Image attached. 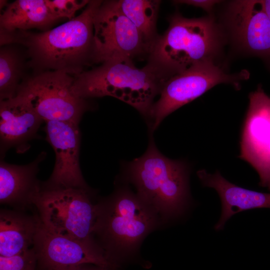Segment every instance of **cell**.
Returning <instances> with one entry per match:
<instances>
[{
  "instance_id": "cell-1",
  "label": "cell",
  "mask_w": 270,
  "mask_h": 270,
  "mask_svg": "<svg viewBox=\"0 0 270 270\" xmlns=\"http://www.w3.org/2000/svg\"><path fill=\"white\" fill-rule=\"evenodd\" d=\"M102 0H90L78 16L50 30L16 31L0 34V46L26 48L27 66L34 74L60 71L74 76L93 64L94 17Z\"/></svg>"
},
{
  "instance_id": "cell-2",
  "label": "cell",
  "mask_w": 270,
  "mask_h": 270,
  "mask_svg": "<svg viewBox=\"0 0 270 270\" xmlns=\"http://www.w3.org/2000/svg\"><path fill=\"white\" fill-rule=\"evenodd\" d=\"M168 78L150 63L138 68L132 60L121 58L74 76L72 90L85 100L106 96L116 98L148 117L154 98Z\"/></svg>"
},
{
  "instance_id": "cell-3",
  "label": "cell",
  "mask_w": 270,
  "mask_h": 270,
  "mask_svg": "<svg viewBox=\"0 0 270 270\" xmlns=\"http://www.w3.org/2000/svg\"><path fill=\"white\" fill-rule=\"evenodd\" d=\"M96 218L92 235L109 260L117 259L137 248L156 226V212L138 194L121 189L96 204Z\"/></svg>"
},
{
  "instance_id": "cell-4",
  "label": "cell",
  "mask_w": 270,
  "mask_h": 270,
  "mask_svg": "<svg viewBox=\"0 0 270 270\" xmlns=\"http://www.w3.org/2000/svg\"><path fill=\"white\" fill-rule=\"evenodd\" d=\"M188 172L185 162L162 155L151 140L146 152L128 165L127 176L144 201L170 219L182 214L188 207Z\"/></svg>"
},
{
  "instance_id": "cell-5",
  "label": "cell",
  "mask_w": 270,
  "mask_h": 270,
  "mask_svg": "<svg viewBox=\"0 0 270 270\" xmlns=\"http://www.w3.org/2000/svg\"><path fill=\"white\" fill-rule=\"evenodd\" d=\"M219 46V34L211 18H170L166 32L150 49L149 62L168 78L198 63L212 60Z\"/></svg>"
},
{
  "instance_id": "cell-6",
  "label": "cell",
  "mask_w": 270,
  "mask_h": 270,
  "mask_svg": "<svg viewBox=\"0 0 270 270\" xmlns=\"http://www.w3.org/2000/svg\"><path fill=\"white\" fill-rule=\"evenodd\" d=\"M90 190L42 187L34 208L42 224L56 234L76 240L94 239L96 204Z\"/></svg>"
},
{
  "instance_id": "cell-7",
  "label": "cell",
  "mask_w": 270,
  "mask_h": 270,
  "mask_svg": "<svg viewBox=\"0 0 270 270\" xmlns=\"http://www.w3.org/2000/svg\"><path fill=\"white\" fill-rule=\"evenodd\" d=\"M74 76L60 71H46L25 78L16 96L24 100L44 122L78 124L88 109L86 100L72 90Z\"/></svg>"
},
{
  "instance_id": "cell-8",
  "label": "cell",
  "mask_w": 270,
  "mask_h": 270,
  "mask_svg": "<svg viewBox=\"0 0 270 270\" xmlns=\"http://www.w3.org/2000/svg\"><path fill=\"white\" fill-rule=\"evenodd\" d=\"M248 77L247 72L230 74L212 60L202 62L177 73L166 80L160 92L159 100L154 104L148 118L154 130L168 115L200 96L214 86L228 83L236 88Z\"/></svg>"
},
{
  "instance_id": "cell-9",
  "label": "cell",
  "mask_w": 270,
  "mask_h": 270,
  "mask_svg": "<svg viewBox=\"0 0 270 270\" xmlns=\"http://www.w3.org/2000/svg\"><path fill=\"white\" fill-rule=\"evenodd\" d=\"M93 64L148 53L143 38L118 0H102L94 17Z\"/></svg>"
},
{
  "instance_id": "cell-10",
  "label": "cell",
  "mask_w": 270,
  "mask_h": 270,
  "mask_svg": "<svg viewBox=\"0 0 270 270\" xmlns=\"http://www.w3.org/2000/svg\"><path fill=\"white\" fill-rule=\"evenodd\" d=\"M239 158L258 174L259 186L270 192V97L260 86L249 95Z\"/></svg>"
},
{
  "instance_id": "cell-11",
  "label": "cell",
  "mask_w": 270,
  "mask_h": 270,
  "mask_svg": "<svg viewBox=\"0 0 270 270\" xmlns=\"http://www.w3.org/2000/svg\"><path fill=\"white\" fill-rule=\"evenodd\" d=\"M32 248L37 264L43 270L85 264L111 270L116 266L109 260L95 239L82 240L57 234L48 230L42 222Z\"/></svg>"
},
{
  "instance_id": "cell-12",
  "label": "cell",
  "mask_w": 270,
  "mask_h": 270,
  "mask_svg": "<svg viewBox=\"0 0 270 270\" xmlns=\"http://www.w3.org/2000/svg\"><path fill=\"white\" fill-rule=\"evenodd\" d=\"M46 140L53 148L56 161L45 188H75L90 190L80 168L78 124L64 121L46 122Z\"/></svg>"
},
{
  "instance_id": "cell-13",
  "label": "cell",
  "mask_w": 270,
  "mask_h": 270,
  "mask_svg": "<svg viewBox=\"0 0 270 270\" xmlns=\"http://www.w3.org/2000/svg\"><path fill=\"white\" fill-rule=\"evenodd\" d=\"M229 14L231 28L240 44L252 52L270 56V19L262 1H234Z\"/></svg>"
},
{
  "instance_id": "cell-14",
  "label": "cell",
  "mask_w": 270,
  "mask_h": 270,
  "mask_svg": "<svg viewBox=\"0 0 270 270\" xmlns=\"http://www.w3.org/2000/svg\"><path fill=\"white\" fill-rule=\"evenodd\" d=\"M44 154L34 162L15 165L0 160V202L13 210L24 212L34 208L36 200L41 192L42 183L36 177L40 162Z\"/></svg>"
},
{
  "instance_id": "cell-15",
  "label": "cell",
  "mask_w": 270,
  "mask_h": 270,
  "mask_svg": "<svg viewBox=\"0 0 270 270\" xmlns=\"http://www.w3.org/2000/svg\"><path fill=\"white\" fill-rule=\"evenodd\" d=\"M197 175L204 186L214 189L220 198L222 214L214 226L216 231L222 230L226 222L236 214L254 208H270V193L239 186L226 180L218 171L210 174L202 170Z\"/></svg>"
},
{
  "instance_id": "cell-16",
  "label": "cell",
  "mask_w": 270,
  "mask_h": 270,
  "mask_svg": "<svg viewBox=\"0 0 270 270\" xmlns=\"http://www.w3.org/2000/svg\"><path fill=\"white\" fill-rule=\"evenodd\" d=\"M43 120L22 98L0 101L1 156L10 148L22 146L36 134Z\"/></svg>"
},
{
  "instance_id": "cell-17",
  "label": "cell",
  "mask_w": 270,
  "mask_h": 270,
  "mask_svg": "<svg viewBox=\"0 0 270 270\" xmlns=\"http://www.w3.org/2000/svg\"><path fill=\"white\" fill-rule=\"evenodd\" d=\"M40 222L38 214L32 216L24 212L1 209L0 256H14L32 248Z\"/></svg>"
},
{
  "instance_id": "cell-18",
  "label": "cell",
  "mask_w": 270,
  "mask_h": 270,
  "mask_svg": "<svg viewBox=\"0 0 270 270\" xmlns=\"http://www.w3.org/2000/svg\"><path fill=\"white\" fill-rule=\"evenodd\" d=\"M46 0H16L6 6L0 15V34L27 31L37 28L50 30L58 22Z\"/></svg>"
},
{
  "instance_id": "cell-19",
  "label": "cell",
  "mask_w": 270,
  "mask_h": 270,
  "mask_svg": "<svg viewBox=\"0 0 270 270\" xmlns=\"http://www.w3.org/2000/svg\"><path fill=\"white\" fill-rule=\"evenodd\" d=\"M118 2L121 11L141 34L149 52L158 36L156 32V23L161 1L120 0Z\"/></svg>"
},
{
  "instance_id": "cell-20",
  "label": "cell",
  "mask_w": 270,
  "mask_h": 270,
  "mask_svg": "<svg viewBox=\"0 0 270 270\" xmlns=\"http://www.w3.org/2000/svg\"><path fill=\"white\" fill-rule=\"evenodd\" d=\"M27 62L14 44L1 46L0 50V101L16 96L25 78L24 71Z\"/></svg>"
},
{
  "instance_id": "cell-21",
  "label": "cell",
  "mask_w": 270,
  "mask_h": 270,
  "mask_svg": "<svg viewBox=\"0 0 270 270\" xmlns=\"http://www.w3.org/2000/svg\"><path fill=\"white\" fill-rule=\"evenodd\" d=\"M36 264L33 248L14 256H0V270H35Z\"/></svg>"
},
{
  "instance_id": "cell-22",
  "label": "cell",
  "mask_w": 270,
  "mask_h": 270,
  "mask_svg": "<svg viewBox=\"0 0 270 270\" xmlns=\"http://www.w3.org/2000/svg\"><path fill=\"white\" fill-rule=\"evenodd\" d=\"M88 0H46L52 14L60 20H70L76 12L88 4Z\"/></svg>"
},
{
  "instance_id": "cell-23",
  "label": "cell",
  "mask_w": 270,
  "mask_h": 270,
  "mask_svg": "<svg viewBox=\"0 0 270 270\" xmlns=\"http://www.w3.org/2000/svg\"><path fill=\"white\" fill-rule=\"evenodd\" d=\"M174 2L176 4H183L200 8L207 12H209L220 1L214 0H174Z\"/></svg>"
},
{
  "instance_id": "cell-24",
  "label": "cell",
  "mask_w": 270,
  "mask_h": 270,
  "mask_svg": "<svg viewBox=\"0 0 270 270\" xmlns=\"http://www.w3.org/2000/svg\"><path fill=\"white\" fill-rule=\"evenodd\" d=\"M44 270H111V269L94 264H85L73 266L48 268Z\"/></svg>"
},
{
  "instance_id": "cell-25",
  "label": "cell",
  "mask_w": 270,
  "mask_h": 270,
  "mask_svg": "<svg viewBox=\"0 0 270 270\" xmlns=\"http://www.w3.org/2000/svg\"><path fill=\"white\" fill-rule=\"evenodd\" d=\"M262 3L268 16L270 19V0H262Z\"/></svg>"
}]
</instances>
